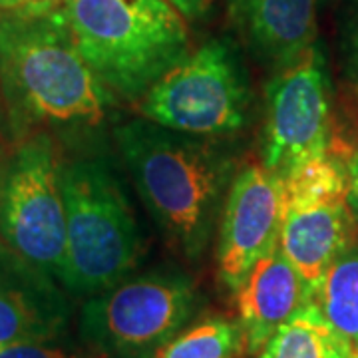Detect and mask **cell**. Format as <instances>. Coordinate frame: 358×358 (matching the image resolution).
Here are the masks:
<instances>
[{"label":"cell","instance_id":"6da1fadb","mask_svg":"<svg viewBox=\"0 0 358 358\" xmlns=\"http://www.w3.org/2000/svg\"><path fill=\"white\" fill-rule=\"evenodd\" d=\"M0 90L22 134L96 128L115 102L78 50L58 0L0 10Z\"/></svg>","mask_w":358,"mask_h":358},{"label":"cell","instance_id":"7a4b0ae2","mask_svg":"<svg viewBox=\"0 0 358 358\" xmlns=\"http://www.w3.org/2000/svg\"><path fill=\"white\" fill-rule=\"evenodd\" d=\"M141 201L171 249L187 261L209 249L235 178V159L215 138H201L138 117L115 128Z\"/></svg>","mask_w":358,"mask_h":358},{"label":"cell","instance_id":"3957f363","mask_svg":"<svg viewBox=\"0 0 358 358\" xmlns=\"http://www.w3.org/2000/svg\"><path fill=\"white\" fill-rule=\"evenodd\" d=\"M84 60L115 98L141 100L189 54L185 18L169 0H58Z\"/></svg>","mask_w":358,"mask_h":358},{"label":"cell","instance_id":"277c9868","mask_svg":"<svg viewBox=\"0 0 358 358\" xmlns=\"http://www.w3.org/2000/svg\"><path fill=\"white\" fill-rule=\"evenodd\" d=\"M66 261L60 282L70 293H103L126 279L141 255V235L128 193L102 157L62 167Z\"/></svg>","mask_w":358,"mask_h":358},{"label":"cell","instance_id":"5b68a950","mask_svg":"<svg viewBox=\"0 0 358 358\" xmlns=\"http://www.w3.org/2000/svg\"><path fill=\"white\" fill-rule=\"evenodd\" d=\"M350 171L334 148L299 164L281 178L279 249L310 294L336 257L355 245Z\"/></svg>","mask_w":358,"mask_h":358},{"label":"cell","instance_id":"8992f818","mask_svg":"<svg viewBox=\"0 0 358 358\" xmlns=\"http://www.w3.org/2000/svg\"><path fill=\"white\" fill-rule=\"evenodd\" d=\"M197 289L181 268H154L94 294L82 310V336L106 358H152L189 322Z\"/></svg>","mask_w":358,"mask_h":358},{"label":"cell","instance_id":"52a82bcc","mask_svg":"<svg viewBox=\"0 0 358 358\" xmlns=\"http://www.w3.org/2000/svg\"><path fill=\"white\" fill-rule=\"evenodd\" d=\"M251 88L239 56L223 40L189 52L140 100V112L157 126L221 138L245 128Z\"/></svg>","mask_w":358,"mask_h":358},{"label":"cell","instance_id":"ba28073f","mask_svg":"<svg viewBox=\"0 0 358 358\" xmlns=\"http://www.w3.org/2000/svg\"><path fill=\"white\" fill-rule=\"evenodd\" d=\"M0 237L30 265L60 281L66 261L62 166L46 134L26 138L2 178Z\"/></svg>","mask_w":358,"mask_h":358},{"label":"cell","instance_id":"9c48e42d","mask_svg":"<svg viewBox=\"0 0 358 358\" xmlns=\"http://www.w3.org/2000/svg\"><path fill=\"white\" fill-rule=\"evenodd\" d=\"M331 98L317 46L275 70L267 86L263 166L282 178L299 164L331 150Z\"/></svg>","mask_w":358,"mask_h":358},{"label":"cell","instance_id":"30bf717a","mask_svg":"<svg viewBox=\"0 0 358 358\" xmlns=\"http://www.w3.org/2000/svg\"><path fill=\"white\" fill-rule=\"evenodd\" d=\"M281 178L265 166H245L231 181L219 221L217 275L231 291L279 241Z\"/></svg>","mask_w":358,"mask_h":358},{"label":"cell","instance_id":"8fae6325","mask_svg":"<svg viewBox=\"0 0 358 358\" xmlns=\"http://www.w3.org/2000/svg\"><path fill=\"white\" fill-rule=\"evenodd\" d=\"M54 281L0 241V346L46 343L64 333L68 305Z\"/></svg>","mask_w":358,"mask_h":358},{"label":"cell","instance_id":"7c38bea8","mask_svg":"<svg viewBox=\"0 0 358 358\" xmlns=\"http://www.w3.org/2000/svg\"><path fill=\"white\" fill-rule=\"evenodd\" d=\"M245 352H261L294 315L310 303V289L279 245L257 261L235 291Z\"/></svg>","mask_w":358,"mask_h":358},{"label":"cell","instance_id":"4fadbf2b","mask_svg":"<svg viewBox=\"0 0 358 358\" xmlns=\"http://www.w3.org/2000/svg\"><path fill=\"white\" fill-rule=\"evenodd\" d=\"M319 0H249L241 20L251 50L275 70L301 58L317 40Z\"/></svg>","mask_w":358,"mask_h":358},{"label":"cell","instance_id":"5bb4252c","mask_svg":"<svg viewBox=\"0 0 358 358\" xmlns=\"http://www.w3.org/2000/svg\"><path fill=\"white\" fill-rule=\"evenodd\" d=\"M334 334L358 358V245H350L331 263L310 294Z\"/></svg>","mask_w":358,"mask_h":358},{"label":"cell","instance_id":"9a60e30c","mask_svg":"<svg viewBox=\"0 0 358 358\" xmlns=\"http://www.w3.org/2000/svg\"><path fill=\"white\" fill-rule=\"evenodd\" d=\"M261 358H350V352L310 301L268 341Z\"/></svg>","mask_w":358,"mask_h":358},{"label":"cell","instance_id":"2e32d148","mask_svg":"<svg viewBox=\"0 0 358 358\" xmlns=\"http://www.w3.org/2000/svg\"><path fill=\"white\" fill-rule=\"evenodd\" d=\"M245 350L239 322L209 317L178 333L152 358H235Z\"/></svg>","mask_w":358,"mask_h":358},{"label":"cell","instance_id":"e0dca14e","mask_svg":"<svg viewBox=\"0 0 358 358\" xmlns=\"http://www.w3.org/2000/svg\"><path fill=\"white\" fill-rule=\"evenodd\" d=\"M0 358H106L96 350H80L74 346L52 345L46 343H18L0 346Z\"/></svg>","mask_w":358,"mask_h":358},{"label":"cell","instance_id":"ac0fdd59","mask_svg":"<svg viewBox=\"0 0 358 358\" xmlns=\"http://www.w3.org/2000/svg\"><path fill=\"white\" fill-rule=\"evenodd\" d=\"M345 46L350 70L358 80V0H346Z\"/></svg>","mask_w":358,"mask_h":358},{"label":"cell","instance_id":"d6986e66","mask_svg":"<svg viewBox=\"0 0 358 358\" xmlns=\"http://www.w3.org/2000/svg\"><path fill=\"white\" fill-rule=\"evenodd\" d=\"M179 13L183 14V18H199L207 10L211 0H169Z\"/></svg>","mask_w":358,"mask_h":358},{"label":"cell","instance_id":"ffe728a7","mask_svg":"<svg viewBox=\"0 0 358 358\" xmlns=\"http://www.w3.org/2000/svg\"><path fill=\"white\" fill-rule=\"evenodd\" d=\"M348 171H350V207L358 223V150L350 157Z\"/></svg>","mask_w":358,"mask_h":358},{"label":"cell","instance_id":"44dd1931","mask_svg":"<svg viewBox=\"0 0 358 358\" xmlns=\"http://www.w3.org/2000/svg\"><path fill=\"white\" fill-rule=\"evenodd\" d=\"M34 2H42V0H0V10H10V8H20V6H28Z\"/></svg>","mask_w":358,"mask_h":358},{"label":"cell","instance_id":"7402d4cb","mask_svg":"<svg viewBox=\"0 0 358 358\" xmlns=\"http://www.w3.org/2000/svg\"><path fill=\"white\" fill-rule=\"evenodd\" d=\"M247 2H249V0H227L231 14H233L235 18H239V20H241L245 8H247Z\"/></svg>","mask_w":358,"mask_h":358},{"label":"cell","instance_id":"603a6c76","mask_svg":"<svg viewBox=\"0 0 358 358\" xmlns=\"http://www.w3.org/2000/svg\"><path fill=\"white\" fill-rule=\"evenodd\" d=\"M0 187H2V178H0Z\"/></svg>","mask_w":358,"mask_h":358}]
</instances>
